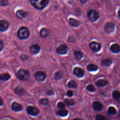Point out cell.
Here are the masks:
<instances>
[{
	"instance_id": "cell-37",
	"label": "cell",
	"mask_w": 120,
	"mask_h": 120,
	"mask_svg": "<svg viewBox=\"0 0 120 120\" xmlns=\"http://www.w3.org/2000/svg\"><path fill=\"white\" fill-rule=\"evenodd\" d=\"M46 93L47 95H52L54 94V92L53 91V90H48L47 92H46Z\"/></svg>"
},
{
	"instance_id": "cell-31",
	"label": "cell",
	"mask_w": 120,
	"mask_h": 120,
	"mask_svg": "<svg viewBox=\"0 0 120 120\" xmlns=\"http://www.w3.org/2000/svg\"><path fill=\"white\" fill-rule=\"evenodd\" d=\"M87 90L90 92H94L95 91L96 89L94 86L92 84H89L87 86Z\"/></svg>"
},
{
	"instance_id": "cell-27",
	"label": "cell",
	"mask_w": 120,
	"mask_h": 120,
	"mask_svg": "<svg viewBox=\"0 0 120 120\" xmlns=\"http://www.w3.org/2000/svg\"><path fill=\"white\" fill-rule=\"evenodd\" d=\"M74 54H75V58L77 60H80L83 56V55H82V52H81L80 51H75L74 52Z\"/></svg>"
},
{
	"instance_id": "cell-34",
	"label": "cell",
	"mask_w": 120,
	"mask_h": 120,
	"mask_svg": "<svg viewBox=\"0 0 120 120\" xmlns=\"http://www.w3.org/2000/svg\"><path fill=\"white\" fill-rule=\"evenodd\" d=\"M8 5V0H0V6H6Z\"/></svg>"
},
{
	"instance_id": "cell-18",
	"label": "cell",
	"mask_w": 120,
	"mask_h": 120,
	"mask_svg": "<svg viewBox=\"0 0 120 120\" xmlns=\"http://www.w3.org/2000/svg\"><path fill=\"white\" fill-rule=\"evenodd\" d=\"M107 81L104 79H100V80H98L96 83V85L97 86L100 87L105 86V85H106L107 84Z\"/></svg>"
},
{
	"instance_id": "cell-12",
	"label": "cell",
	"mask_w": 120,
	"mask_h": 120,
	"mask_svg": "<svg viewBox=\"0 0 120 120\" xmlns=\"http://www.w3.org/2000/svg\"><path fill=\"white\" fill-rule=\"evenodd\" d=\"M68 50V47L64 45H60L57 48V50H56L57 52L60 54H66Z\"/></svg>"
},
{
	"instance_id": "cell-26",
	"label": "cell",
	"mask_w": 120,
	"mask_h": 120,
	"mask_svg": "<svg viewBox=\"0 0 120 120\" xmlns=\"http://www.w3.org/2000/svg\"><path fill=\"white\" fill-rule=\"evenodd\" d=\"M107 113L110 115H113L116 113V110L115 108L112 106H110L108 108L107 110Z\"/></svg>"
},
{
	"instance_id": "cell-4",
	"label": "cell",
	"mask_w": 120,
	"mask_h": 120,
	"mask_svg": "<svg viewBox=\"0 0 120 120\" xmlns=\"http://www.w3.org/2000/svg\"><path fill=\"white\" fill-rule=\"evenodd\" d=\"M98 14L95 10H90L88 13V17L89 19L92 22L97 21L98 18Z\"/></svg>"
},
{
	"instance_id": "cell-25",
	"label": "cell",
	"mask_w": 120,
	"mask_h": 120,
	"mask_svg": "<svg viewBox=\"0 0 120 120\" xmlns=\"http://www.w3.org/2000/svg\"><path fill=\"white\" fill-rule=\"evenodd\" d=\"M112 60L110 59H105V60H103L102 62V65H103L104 66H107V67L109 66L112 64Z\"/></svg>"
},
{
	"instance_id": "cell-5",
	"label": "cell",
	"mask_w": 120,
	"mask_h": 120,
	"mask_svg": "<svg viewBox=\"0 0 120 120\" xmlns=\"http://www.w3.org/2000/svg\"><path fill=\"white\" fill-rule=\"evenodd\" d=\"M26 111L28 114L32 116L38 115L39 113V110L38 109L32 106H29L27 107Z\"/></svg>"
},
{
	"instance_id": "cell-13",
	"label": "cell",
	"mask_w": 120,
	"mask_h": 120,
	"mask_svg": "<svg viewBox=\"0 0 120 120\" xmlns=\"http://www.w3.org/2000/svg\"><path fill=\"white\" fill-rule=\"evenodd\" d=\"M16 16L19 19H23L27 17L28 15V13L22 10H17L15 14Z\"/></svg>"
},
{
	"instance_id": "cell-24",
	"label": "cell",
	"mask_w": 120,
	"mask_h": 120,
	"mask_svg": "<svg viewBox=\"0 0 120 120\" xmlns=\"http://www.w3.org/2000/svg\"><path fill=\"white\" fill-rule=\"evenodd\" d=\"M112 97L114 99L118 100L120 98V92L117 90H114L112 93Z\"/></svg>"
},
{
	"instance_id": "cell-17",
	"label": "cell",
	"mask_w": 120,
	"mask_h": 120,
	"mask_svg": "<svg viewBox=\"0 0 120 120\" xmlns=\"http://www.w3.org/2000/svg\"><path fill=\"white\" fill-rule=\"evenodd\" d=\"M69 23L71 26L75 27L78 26L80 24V22L78 20H76L72 18H69Z\"/></svg>"
},
{
	"instance_id": "cell-6",
	"label": "cell",
	"mask_w": 120,
	"mask_h": 120,
	"mask_svg": "<svg viewBox=\"0 0 120 120\" xmlns=\"http://www.w3.org/2000/svg\"><path fill=\"white\" fill-rule=\"evenodd\" d=\"M35 78L38 81H43L46 78L45 74L42 71H38L34 75Z\"/></svg>"
},
{
	"instance_id": "cell-1",
	"label": "cell",
	"mask_w": 120,
	"mask_h": 120,
	"mask_svg": "<svg viewBox=\"0 0 120 120\" xmlns=\"http://www.w3.org/2000/svg\"><path fill=\"white\" fill-rule=\"evenodd\" d=\"M30 1L31 5L38 10L44 9L49 3V0H30Z\"/></svg>"
},
{
	"instance_id": "cell-2",
	"label": "cell",
	"mask_w": 120,
	"mask_h": 120,
	"mask_svg": "<svg viewBox=\"0 0 120 120\" xmlns=\"http://www.w3.org/2000/svg\"><path fill=\"white\" fill-rule=\"evenodd\" d=\"M30 36V31L28 29L25 27H22L18 30L17 36L20 39L27 38Z\"/></svg>"
},
{
	"instance_id": "cell-23",
	"label": "cell",
	"mask_w": 120,
	"mask_h": 120,
	"mask_svg": "<svg viewBox=\"0 0 120 120\" xmlns=\"http://www.w3.org/2000/svg\"><path fill=\"white\" fill-rule=\"evenodd\" d=\"M87 68L89 71H94L98 69V67L94 64H89L87 66Z\"/></svg>"
},
{
	"instance_id": "cell-42",
	"label": "cell",
	"mask_w": 120,
	"mask_h": 120,
	"mask_svg": "<svg viewBox=\"0 0 120 120\" xmlns=\"http://www.w3.org/2000/svg\"><path fill=\"white\" fill-rule=\"evenodd\" d=\"M73 120H82L79 118H75V119H74Z\"/></svg>"
},
{
	"instance_id": "cell-35",
	"label": "cell",
	"mask_w": 120,
	"mask_h": 120,
	"mask_svg": "<svg viewBox=\"0 0 120 120\" xmlns=\"http://www.w3.org/2000/svg\"><path fill=\"white\" fill-rule=\"evenodd\" d=\"M57 107L60 109H63L65 108V105L61 102H60L57 104Z\"/></svg>"
},
{
	"instance_id": "cell-43",
	"label": "cell",
	"mask_w": 120,
	"mask_h": 120,
	"mask_svg": "<svg viewBox=\"0 0 120 120\" xmlns=\"http://www.w3.org/2000/svg\"><path fill=\"white\" fill-rule=\"evenodd\" d=\"M119 116L120 117V111H119Z\"/></svg>"
},
{
	"instance_id": "cell-29",
	"label": "cell",
	"mask_w": 120,
	"mask_h": 120,
	"mask_svg": "<svg viewBox=\"0 0 120 120\" xmlns=\"http://www.w3.org/2000/svg\"><path fill=\"white\" fill-rule=\"evenodd\" d=\"M62 77V73L60 71L56 72L54 75V78L56 80L60 79Z\"/></svg>"
},
{
	"instance_id": "cell-33",
	"label": "cell",
	"mask_w": 120,
	"mask_h": 120,
	"mask_svg": "<svg viewBox=\"0 0 120 120\" xmlns=\"http://www.w3.org/2000/svg\"><path fill=\"white\" fill-rule=\"evenodd\" d=\"M96 120H108L105 116L98 114L96 116Z\"/></svg>"
},
{
	"instance_id": "cell-9",
	"label": "cell",
	"mask_w": 120,
	"mask_h": 120,
	"mask_svg": "<svg viewBox=\"0 0 120 120\" xmlns=\"http://www.w3.org/2000/svg\"><path fill=\"white\" fill-rule=\"evenodd\" d=\"M114 28L115 25L112 22H107L105 26V30L108 33L112 32L114 30Z\"/></svg>"
},
{
	"instance_id": "cell-41",
	"label": "cell",
	"mask_w": 120,
	"mask_h": 120,
	"mask_svg": "<svg viewBox=\"0 0 120 120\" xmlns=\"http://www.w3.org/2000/svg\"><path fill=\"white\" fill-rule=\"evenodd\" d=\"M118 15L119 17H120V9L118 11Z\"/></svg>"
},
{
	"instance_id": "cell-32",
	"label": "cell",
	"mask_w": 120,
	"mask_h": 120,
	"mask_svg": "<svg viewBox=\"0 0 120 120\" xmlns=\"http://www.w3.org/2000/svg\"><path fill=\"white\" fill-rule=\"evenodd\" d=\"M39 103L40 104L43 105H46L48 104L49 102L48 99H46V98H42L40 100Z\"/></svg>"
},
{
	"instance_id": "cell-36",
	"label": "cell",
	"mask_w": 120,
	"mask_h": 120,
	"mask_svg": "<svg viewBox=\"0 0 120 120\" xmlns=\"http://www.w3.org/2000/svg\"><path fill=\"white\" fill-rule=\"evenodd\" d=\"M67 96H68V97H72V96L73 95V92H72L71 90H68V91H67Z\"/></svg>"
},
{
	"instance_id": "cell-8",
	"label": "cell",
	"mask_w": 120,
	"mask_h": 120,
	"mask_svg": "<svg viewBox=\"0 0 120 120\" xmlns=\"http://www.w3.org/2000/svg\"><path fill=\"white\" fill-rule=\"evenodd\" d=\"M90 46L91 50L95 52H98L101 49V45L97 42H92L90 44Z\"/></svg>"
},
{
	"instance_id": "cell-16",
	"label": "cell",
	"mask_w": 120,
	"mask_h": 120,
	"mask_svg": "<svg viewBox=\"0 0 120 120\" xmlns=\"http://www.w3.org/2000/svg\"><path fill=\"white\" fill-rule=\"evenodd\" d=\"M110 50L113 53H118L120 51V46L117 44H113L111 46Z\"/></svg>"
},
{
	"instance_id": "cell-3",
	"label": "cell",
	"mask_w": 120,
	"mask_h": 120,
	"mask_svg": "<svg viewBox=\"0 0 120 120\" xmlns=\"http://www.w3.org/2000/svg\"><path fill=\"white\" fill-rule=\"evenodd\" d=\"M17 77L18 79L22 81H26L30 78V72L28 70L22 68L19 69L16 74Z\"/></svg>"
},
{
	"instance_id": "cell-45",
	"label": "cell",
	"mask_w": 120,
	"mask_h": 120,
	"mask_svg": "<svg viewBox=\"0 0 120 120\" xmlns=\"http://www.w3.org/2000/svg\"></svg>"
},
{
	"instance_id": "cell-15",
	"label": "cell",
	"mask_w": 120,
	"mask_h": 120,
	"mask_svg": "<svg viewBox=\"0 0 120 120\" xmlns=\"http://www.w3.org/2000/svg\"><path fill=\"white\" fill-rule=\"evenodd\" d=\"M92 106L94 109L96 111H101L103 109L102 104L98 101H94L92 104Z\"/></svg>"
},
{
	"instance_id": "cell-19",
	"label": "cell",
	"mask_w": 120,
	"mask_h": 120,
	"mask_svg": "<svg viewBox=\"0 0 120 120\" xmlns=\"http://www.w3.org/2000/svg\"><path fill=\"white\" fill-rule=\"evenodd\" d=\"M10 78V75L8 73L0 74V80L4 81H7Z\"/></svg>"
},
{
	"instance_id": "cell-38",
	"label": "cell",
	"mask_w": 120,
	"mask_h": 120,
	"mask_svg": "<svg viewBox=\"0 0 120 120\" xmlns=\"http://www.w3.org/2000/svg\"><path fill=\"white\" fill-rule=\"evenodd\" d=\"M3 46H4V45H3V42L0 40V52L2 50V49L3 48Z\"/></svg>"
},
{
	"instance_id": "cell-21",
	"label": "cell",
	"mask_w": 120,
	"mask_h": 120,
	"mask_svg": "<svg viewBox=\"0 0 120 120\" xmlns=\"http://www.w3.org/2000/svg\"><path fill=\"white\" fill-rule=\"evenodd\" d=\"M15 92L19 95H22L23 94H24L25 91L24 90V89L23 88H22L21 87H17L15 88Z\"/></svg>"
},
{
	"instance_id": "cell-14",
	"label": "cell",
	"mask_w": 120,
	"mask_h": 120,
	"mask_svg": "<svg viewBox=\"0 0 120 120\" xmlns=\"http://www.w3.org/2000/svg\"><path fill=\"white\" fill-rule=\"evenodd\" d=\"M12 109L15 112H19L22 109V106L20 104L17 102H13L11 105Z\"/></svg>"
},
{
	"instance_id": "cell-28",
	"label": "cell",
	"mask_w": 120,
	"mask_h": 120,
	"mask_svg": "<svg viewBox=\"0 0 120 120\" xmlns=\"http://www.w3.org/2000/svg\"><path fill=\"white\" fill-rule=\"evenodd\" d=\"M68 87L70 88H76L77 85L74 81H70L68 83Z\"/></svg>"
},
{
	"instance_id": "cell-39",
	"label": "cell",
	"mask_w": 120,
	"mask_h": 120,
	"mask_svg": "<svg viewBox=\"0 0 120 120\" xmlns=\"http://www.w3.org/2000/svg\"><path fill=\"white\" fill-rule=\"evenodd\" d=\"M80 0L82 3H85L87 1V0Z\"/></svg>"
},
{
	"instance_id": "cell-11",
	"label": "cell",
	"mask_w": 120,
	"mask_h": 120,
	"mask_svg": "<svg viewBox=\"0 0 120 120\" xmlns=\"http://www.w3.org/2000/svg\"><path fill=\"white\" fill-rule=\"evenodd\" d=\"M30 50L31 54H36L39 52L40 50V47L37 44H33L30 46Z\"/></svg>"
},
{
	"instance_id": "cell-30",
	"label": "cell",
	"mask_w": 120,
	"mask_h": 120,
	"mask_svg": "<svg viewBox=\"0 0 120 120\" xmlns=\"http://www.w3.org/2000/svg\"><path fill=\"white\" fill-rule=\"evenodd\" d=\"M65 102L68 105H73L75 104V102L74 100L68 98H66L65 99Z\"/></svg>"
},
{
	"instance_id": "cell-22",
	"label": "cell",
	"mask_w": 120,
	"mask_h": 120,
	"mask_svg": "<svg viewBox=\"0 0 120 120\" xmlns=\"http://www.w3.org/2000/svg\"><path fill=\"white\" fill-rule=\"evenodd\" d=\"M68 113V112L67 110L64 109H60V110H59L57 112V114L61 117H64L67 116Z\"/></svg>"
},
{
	"instance_id": "cell-20",
	"label": "cell",
	"mask_w": 120,
	"mask_h": 120,
	"mask_svg": "<svg viewBox=\"0 0 120 120\" xmlns=\"http://www.w3.org/2000/svg\"><path fill=\"white\" fill-rule=\"evenodd\" d=\"M49 34V31L46 28H43L40 31V36L43 38H45Z\"/></svg>"
},
{
	"instance_id": "cell-40",
	"label": "cell",
	"mask_w": 120,
	"mask_h": 120,
	"mask_svg": "<svg viewBox=\"0 0 120 120\" xmlns=\"http://www.w3.org/2000/svg\"><path fill=\"white\" fill-rule=\"evenodd\" d=\"M3 104V102H2V100H1V99L0 98V106L2 105Z\"/></svg>"
},
{
	"instance_id": "cell-10",
	"label": "cell",
	"mask_w": 120,
	"mask_h": 120,
	"mask_svg": "<svg viewBox=\"0 0 120 120\" xmlns=\"http://www.w3.org/2000/svg\"><path fill=\"white\" fill-rule=\"evenodd\" d=\"M9 26L8 22L4 20L0 21V31L1 32L5 31L7 30Z\"/></svg>"
},
{
	"instance_id": "cell-44",
	"label": "cell",
	"mask_w": 120,
	"mask_h": 120,
	"mask_svg": "<svg viewBox=\"0 0 120 120\" xmlns=\"http://www.w3.org/2000/svg\"></svg>"
},
{
	"instance_id": "cell-7",
	"label": "cell",
	"mask_w": 120,
	"mask_h": 120,
	"mask_svg": "<svg viewBox=\"0 0 120 120\" xmlns=\"http://www.w3.org/2000/svg\"><path fill=\"white\" fill-rule=\"evenodd\" d=\"M74 74L77 77L81 78L84 75V70L79 67H75L74 68L73 70Z\"/></svg>"
}]
</instances>
